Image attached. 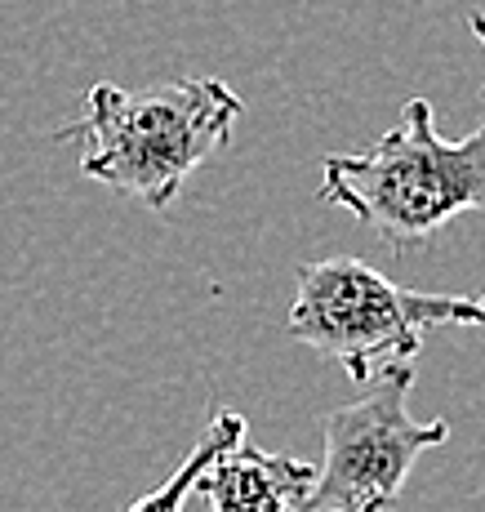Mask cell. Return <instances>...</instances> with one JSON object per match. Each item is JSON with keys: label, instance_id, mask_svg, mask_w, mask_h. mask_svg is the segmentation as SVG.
<instances>
[{"label": "cell", "instance_id": "cell-8", "mask_svg": "<svg viewBox=\"0 0 485 512\" xmlns=\"http://www.w3.org/2000/svg\"><path fill=\"white\" fill-rule=\"evenodd\" d=\"M481 312H485V294H481Z\"/></svg>", "mask_w": 485, "mask_h": 512}, {"label": "cell", "instance_id": "cell-3", "mask_svg": "<svg viewBox=\"0 0 485 512\" xmlns=\"http://www.w3.org/2000/svg\"><path fill=\"white\" fill-rule=\"evenodd\" d=\"M437 326H485L481 299L405 290L361 259L303 263L285 312V334L334 357L356 383L410 366Z\"/></svg>", "mask_w": 485, "mask_h": 512}, {"label": "cell", "instance_id": "cell-7", "mask_svg": "<svg viewBox=\"0 0 485 512\" xmlns=\"http://www.w3.org/2000/svg\"><path fill=\"white\" fill-rule=\"evenodd\" d=\"M472 32H477V41L485 45V9H472Z\"/></svg>", "mask_w": 485, "mask_h": 512}, {"label": "cell", "instance_id": "cell-2", "mask_svg": "<svg viewBox=\"0 0 485 512\" xmlns=\"http://www.w3.org/2000/svg\"><path fill=\"white\" fill-rule=\"evenodd\" d=\"M321 201L352 210L388 245L428 241L454 214L485 210V125L445 143L432 103L410 98L374 147L321 156Z\"/></svg>", "mask_w": 485, "mask_h": 512}, {"label": "cell", "instance_id": "cell-5", "mask_svg": "<svg viewBox=\"0 0 485 512\" xmlns=\"http://www.w3.org/2000/svg\"><path fill=\"white\" fill-rule=\"evenodd\" d=\"M312 481V464L259 450L245 437L205 472L196 490L205 495L210 512H303Z\"/></svg>", "mask_w": 485, "mask_h": 512}, {"label": "cell", "instance_id": "cell-1", "mask_svg": "<svg viewBox=\"0 0 485 512\" xmlns=\"http://www.w3.org/2000/svg\"><path fill=\"white\" fill-rule=\"evenodd\" d=\"M241 112V94L219 76H187L143 94L98 81L81 121L58 130V139L81 143L85 179L134 196L143 210H165L178 187L232 143Z\"/></svg>", "mask_w": 485, "mask_h": 512}, {"label": "cell", "instance_id": "cell-4", "mask_svg": "<svg viewBox=\"0 0 485 512\" xmlns=\"http://www.w3.org/2000/svg\"><path fill=\"white\" fill-rule=\"evenodd\" d=\"M414 370H388L361 401L321 415L325 459L303 512H392L414 464L450 437V423H419L405 410Z\"/></svg>", "mask_w": 485, "mask_h": 512}, {"label": "cell", "instance_id": "cell-6", "mask_svg": "<svg viewBox=\"0 0 485 512\" xmlns=\"http://www.w3.org/2000/svg\"><path fill=\"white\" fill-rule=\"evenodd\" d=\"M236 441H245V419L236 415V410H214L210 423H205V432H201V441L192 446V455H187L183 464H178L170 477L152 490V495H143L138 504H130L125 512H183L187 495H196L201 477L219 464Z\"/></svg>", "mask_w": 485, "mask_h": 512}]
</instances>
